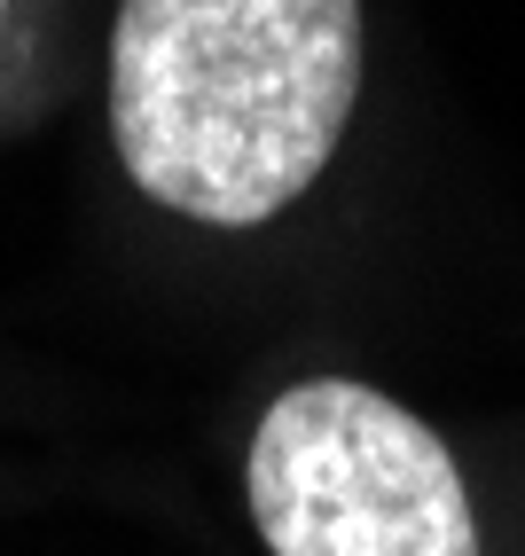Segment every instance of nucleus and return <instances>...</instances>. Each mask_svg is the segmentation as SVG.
<instances>
[{"label":"nucleus","mask_w":525,"mask_h":556,"mask_svg":"<svg viewBox=\"0 0 525 556\" xmlns=\"http://www.w3.org/2000/svg\"><path fill=\"white\" fill-rule=\"evenodd\" d=\"M361 94V0H126L110 134L165 212L259 228L314 189Z\"/></svg>","instance_id":"1"},{"label":"nucleus","mask_w":525,"mask_h":556,"mask_svg":"<svg viewBox=\"0 0 525 556\" xmlns=\"http://www.w3.org/2000/svg\"><path fill=\"white\" fill-rule=\"evenodd\" d=\"M251 517L275 556H478L439 431L346 377H314L259 416Z\"/></svg>","instance_id":"2"}]
</instances>
